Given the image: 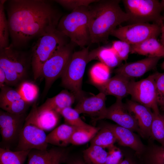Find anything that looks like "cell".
<instances>
[{"mask_svg": "<svg viewBox=\"0 0 164 164\" xmlns=\"http://www.w3.org/2000/svg\"><path fill=\"white\" fill-rule=\"evenodd\" d=\"M5 5L11 44L16 48L56 29L61 18L50 1L10 0Z\"/></svg>", "mask_w": 164, "mask_h": 164, "instance_id": "obj_1", "label": "cell"}, {"mask_svg": "<svg viewBox=\"0 0 164 164\" xmlns=\"http://www.w3.org/2000/svg\"><path fill=\"white\" fill-rule=\"evenodd\" d=\"M120 0L99 1L90 8L89 29L91 43L106 42L117 27L129 21V17L121 8Z\"/></svg>", "mask_w": 164, "mask_h": 164, "instance_id": "obj_2", "label": "cell"}, {"mask_svg": "<svg viewBox=\"0 0 164 164\" xmlns=\"http://www.w3.org/2000/svg\"><path fill=\"white\" fill-rule=\"evenodd\" d=\"M89 6L78 8L63 16L60 18L56 28L69 38L70 41L83 48L91 43Z\"/></svg>", "mask_w": 164, "mask_h": 164, "instance_id": "obj_3", "label": "cell"}, {"mask_svg": "<svg viewBox=\"0 0 164 164\" xmlns=\"http://www.w3.org/2000/svg\"><path fill=\"white\" fill-rule=\"evenodd\" d=\"M89 46L74 52L61 77L62 85L78 101L84 97L82 80L87 64L93 60Z\"/></svg>", "mask_w": 164, "mask_h": 164, "instance_id": "obj_4", "label": "cell"}, {"mask_svg": "<svg viewBox=\"0 0 164 164\" xmlns=\"http://www.w3.org/2000/svg\"><path fill=\"white\" fill-rule=\"evenodd\" d=\"M67 37L57 28L38 38L32 47L31 65L34 80L41 76L45 62L59 48L67 44Z\"/></svg>", "mask_w": 164, "mask_h": 164, "instance_id": "obj_5", "label": "cell"}, {"mask_svg": "<svg viewBox=\"0 0 164 164\" xmlns=\"http://www.w3.org/2000/svg\"><path fill=\"white\" fill-rule=\"evenodd\" d=\"M31 57L17 49L12 44L0 49V67L6 77V85L14 86L26 77Z\"/></svg>", "mask_w": 164, "mask_h": 164, "instance_id": "obj_6", "label": "cell"}, {"mask_svg": "<svg viewBox=\"0 0 164 164\" xmlns=\"http://www.w3.org/2000/svg\"><path fill=\"white\" fill-rule=\"evenodd\" d=\"M46 136L40 124L37 107L35 102L19 134L16 150H46L48 144Z\"/></svg>", "mask_w": 164, "mask_h": 164, "instance_id": "obj_7", "label": "cell"}, {"mask_svg": "<svg viewBox=\"0 0 164 164\" xmlns=\"http://www.w3.org/2000/svg\"><path fill=\"white\" fill-rule=\"evenodd\" d=\"M125 12L132 23L152 22L161 26L163 24L162 12L158 0H124Z\"/></svg>", "mask_w": 164, "mask_h": 164, "instance_id": "obj_8", "label": "cell"}, {"mask_svg": "<svg viewBox=\"0 0 164 164\" xmlns=\"http://www.w3.org/2000/svg\"><path fill=\"white\" fill-rule=\"evenodd\" d=\"M75 45L70 41L59 48L43 65L40 77L45 79V95L55 80L61 77L73 52Z\"/></svg>", "mask_w": 164, "mask_h": 164, "instance_id": "obj_9", "label": "cell"}, {"mask_svg": "<svg viewBox=\"0 0 164 164\" xmlns=\"http://www.w3.org/2000/svg\"><path fill=\"white\" fill-rule=\"evenodd\" d=\"M161 32V26L158 24L136 23L116 28L112 31L110 35L132 45L150 38H157Z\"/></svg>", "mask_w": 164, "mask_h": 164, "instance_id": "obj_10", "label": "cell"}, {"mask_svg": "<svg viewBox=\"0 0 164 164\" xmlns=\"http://www.w3.org/2000/svg\"><path fill=\"white\" fill-rule=\"evenodd\" d=\"M129 89L132 100L150 108L154 113H160L154 73L138 81L131 80Z\"/></svg>", "mask_w": 164, "mask_h": 164, "instance_id": "obj_11", "label": "cell"}, {"mask_svg": "<svg viewBox=\"0 0 164 164\" xmlns=\"http://www.w3.org/2000/svg\"><path fill=\"white\" fill-rule=\"evenodd\" d=\"M106 96L100 92L93 96H84L78 101L74 109L80 114L89 115L94 121L105 119L107 108L106 106Z\"/></svg>", "mask_w": 164, "mask_h": 164, "instance_id": "obj_12", "label": "cell"}, {"mask_svg": "<svg viewBox=\"0 0 164 164\" xmlns=\"http://www.w3.org/2000/svg\"><path fill=\"white\" fill-rule=\"evenodd\" d=\"M105 119L111 120L117 125L139 134L137 121L125 104L123 103L122 99H116L114 103L107 108Z\"/></svg>", "mask_w": 164, "mask_h": 164, "instance_id": "obj_13", "label": "cell"}, {"mask_svg": "<svg viewBox=\"0 0 164 164\" xmlns=\"http://www.w3.org/2000/svg\"><path fill=\"white\" fill-rule=\"evenodd\" d=\"M26 118L25 113L16 114L0 110V132L4 142L10 143L18 139Z\"/></svg>", "mask_w": 164, "mask_h": 164, "instance_id": "obj_14", "label": "cell"}, {"mask_svg": "<svg viewBox=\"0 0 164 164\" xmlns=\"http://www.w3.org/2000/svg\"><path fill=\"white\" fill-rule=\"evenodd\" d=\"M104 126L113 132L120 145L131 149L139 157L145 151L146 145L134 132L117 124H107Z\"/></svg>", "mask_w": 164, "mask_h": 164, "instance_id": "obj_15", "label": "cell"}, {"mask_svg": "<svg viewBox=\"0 0 164 164\" xmlns=\"http://www.w3.org/2000/svg\"><path fill=\"white\" fill-rule=\"evenodd\" d=\"M161 58L148 57L136 61L126 63L119 66L114 72L115 74L122 75L130 80L139 77L155 68Z\"/></svg>", "mask_w": 164, "mask_h": 164, "instance_id": "obj_16", "label": "cell"}, {"mask_svg": "<svg viewBox=\"0 0 164 164\" xmlns=\"http://www.w3.org/2000/svg\"><path fill=\"white\" fill-rule=\"evenodd\" d=\"M125 104L137 121L139 134L142 138H150L151 126L153 117V112L152 110L132 100L127 101Z\"/></svg>", "mask_w": 164, "mask_h": 164, "instance_id": "obj_17", "label": "cell"}, {"mask_svg": "<svg viewBox=\"0 0 164 164\" xmlns=\"http://www.w3.org/2000/svg\"><path fill=\"white\" fill-rule=\"evenodd\" d=\"M28 157L27 164H61L68 158L66 151L55 148L43 150L32 149Z\"/></svg>", "mask_w": 164, "mask_h": 164, "instance_id": "obj_18", "label": "cell"}, {"mask_svg": "<svg viewBox=\"0 0 164 164\" xmlns=\"http://www.w3.org/2000/svg\"><path fill=\"white\" fill-rule=\"evenodd\" d=\"M130 79L116 74L104 83L95 86L101 92L106 95H112L116 99H122L129 95Z\"/></svg>", "mask_w": 164, "mask_h": 164, "instance_id": "obj_19", "label": "cell"}, {"mask_svg": "<svg viewBox=\"0 0 164 164\" xmlns=\"http://www.w3.org/2000/svg\"><path fill=\"white\" fill-rule=\"evenodd\" d=\"M76 98L74 95L67 90H63L55 96L48 98L42 105L37 107L38 112L52 110L59 113L63 109L71 107Z\"/></svg>", "mask_w": 164, "mask_h": 164, "instance_id": "obj_20", "label": "cell"}, {"mask_svg": "<svg viewBox=\"0 0 164 164\" xmlns=\"http://www.w3.org/2000/svg\"><path fill=\"white\" fill-rule=\"evenodd\" d=\"M130 53L148 57L164 58V46L157 38H151L139 44L131 45Z\"/></svg>", "mask_w": 164, "mask_h": 164, "instance_id": "obj_21", "label": "cell"}, {"mask_svg": "<svg viewBox=\"0 0 164 164\" xmlns=\"http://www.w3.org/2000/svg\"><path fill=\"white\" fill-rule=\"evenodd\" d=\"M76 128L67 124H62L46 136V142L60 147H65L70 144L71 136Z\"/></svg>", "mask_w": 164, "mask_h": 164, "instance_id": "obj_22", "label": "cell"}, {"mask_svg": "<svg viewBox=\"0 0 164 164\" xmlns=\"http://www.w3.org/2000/svg\"><path fill=\"white\" fill-rule=\"evenodd\" d=\"M149 141L140 158L144 164H164V146Z\"/></svg>", "mask_w": 164, "mask_h": 164, "instance_id": "obj_23", "label": "cell"}, {"mask_svg": "<svg viewBox=\"0 0 164 164\" xmlns=\"http://www.w3.org/2000/svg\"><path fill=\"white\" fill-rule=\"evenodd\" d=\"M108 152L100 146L90 145L83 151V159L86 164H104Z\"/></svg>", "mask_w": 164, "mask_h": 164, "instance_id": "obj_24", "label": "cell"}, {"mask_svg": "<svg viewBox=\"0 0 164 164\" xmlns=\"http://www.w3.org/2000/svg\"><path fill=\"white\" fill-rule=\"evenodd\" d=\"M116 139L113 132L108 128L103 126L90 141V144L97 145L109 149L114 146Z\"/></svg>", "mask_w": 164, "mask_h": 164, "instance_id": "obj_25", "label": "cell"}, {"mask_svg": "<svg viewBox=\"0 0 164 164\" xmlns=\"http://www.w3.org/2000/svg\"><path fill=\"white\" fill-rule=\"evenodd\" d=\"M31 150L12 151L1 148L0 164H23Z\"/></svg>", "mask_w": 164, "mask_h": 164, "instance_id": "obj_26", "label": "cell"}, {"mask_svg": "<svg viewBox=\"0 0 164 164\" xmlns=\"http://www.w3.org/2000/svg\"><path fill=\"white\" fill-rule=\"evenodd\" d=\"M100 128L92 126L87 128H77L72 135L70 144L79 145L90 142Z\"/></svg>", "mask_w": 164, "mask_h": 164, "instance_id": "obj_27", "label": "cell"}, {"mask_svg": "<svg viewBox=\"0 0 164 164\" xmlns=\"http://www.w3.org/2000/svg\"><path fill=\"white\" fill-rule=\"evenodd\" d=\"M96 51V58L110 68L118 66L121 61L111 47H100Z\"/></svg>", "mask_w": 164, "mask_h": 164, "instance_id": "obj_28", "label": "cell"}, {"mask_svg": "<svg viewBox=\"0 0 164 164\" xmlns=\"http://www.w3.org/2000/svg\"><path fill=\"white\" fill-rule=\"evenodd\" d=\"M150 138L164 146V117L160 113L153 112Z\"/></svg>", "mask_w": 164, "mask_h": 164, "instance_id": "obj_29", "label": "cell"}, {"mask_svg": "<svg viewBox=\"0 0 164 164\" xmlns=\"http://www.w3.org/2000/svg\"><path fill=\"white\" fill-rule=\"evenodd\" d=\"M110 68L100 62L94 65L90 71L92 81L95 86L101 85L110 78Z\"/></svg>", "mask_w": 164, "mask_h": 164, "instance_id": "obj_30", "label": "cell"}, {"mask_svg": "<svg viewBox=\"0 0 164 164\" xmlns=\"http://www.w3.org/2000/svg\"><path fill=\"white\" fill-rule=\"evenodd\" d=\"M5 0H0V49L7 47L9 33L8 23L5 13Z\"/></svg>", "mask_w": 164, "mask_h": 164, "instance_id": "obj_31", "label": "cell"}, {"mask_svg": "<svg viewBox=\"0 0 164 164\" xmlns=\"http://www.w3.org/2000/svg\"><path fill=\"white\" fill-rule=\"evenodd\" d=\"M60 114L63 117L66 124L76 128H87L92 126L84 121L80 118L78 112L71 107L63 109Z\"/></svg>", "mask_w": 164, "mask_h": 164, "instance_id": "obj_32", "label": "cell"}, {"mask_svg": "<svg viewBox=\"0 0 164 164\" xmlns=\"http://www.w3.org/2000/svg\"><path fill=\"white\" fill-rule=\"evenodd\" d=\"M59 114L52 110H45L38 112L39 121L44 131L50 130L56 125L59 120Z\"/></svg>", "mask_w": 164, "mask_h": 164, "instance_id": "obj_33", "label": "cell"}, {"mask_svg": "<svg viewBox=\"0 0 164 164\" xmlns=\"http://www.w3.org/2000/svg\"><path fill=\"white\" fill-rule=\"evenodd\" d=\"M17 90L22 98L29 103L36 100L39 93L38 87L33 83L29 81L22 82Z\"/></svg>", "mask_w": 164, "mask_h": 164, "instance_id": "obj_34", "label": "cell"}, {"mask_svg": "<svg viewBox=\"0 0 164 164\" xmlns=\"http://www.w3.org/2000/svg\"><path fill=\"white\" fill-rule=\"evenodd\" d=\"M0 88V106L22 98L17 90L6 85Z\"/></svg>", "mask_w": 164, "mask_h": 164, "instance_id": "obj_35", "label": "cell"}, {"mask_svg": "<svg viewBox=\"0 0 164 164\" xmlns=\"http://www.w3.org/2000/svg\"><path fill=\"white\" fill-rule=\"evenodd\" d=\"M154 74L158 104L159 107L164 111V72H156Z\"/></svg>", "mask_w": 164, "mask_h": 164, "instance_id": "obj_36", "label": "cell"}, {"mask_svg": "<svg viewBox=\"0 0 164 164\" xmlns=\"http://www.w3.org/2000/svg\"><path fill=\"white\" fill-rule=\"evenodd\" d=\"M22 98L0 106L4 111L16 114H24L29 104Z\"/></svg>", "mask_w": 164, "mask_h": 164, "instance_id": "obj_37", "label": "cell"}, {"mask_svg": "<svg viewBox=\"0 0 164 164\" xmlns=\"http://www.w3.org/2000/svg\"><path fill=\"white\" fill-rule=\"evenodd\" d=\"M111 47L121 60H127L130 53L131 45L125 42L119 40L113 41Z\"/></svg>", "mask_w": 164, "mask_h": 164, "instance_id": "obj_38", "label": "cell"}, {"mask_svg": "<svg viewBox=\"0 0 164 164\" xmlns=\"http://www.w3.org/2000/svg\"><path fill=\"white\" fill-rule=\"evenodd\" d=\"M99 0H56L55 2L66 9L72 11L83 6H89L92 3Z\"/></svg>", "mask_w": 164, "mask_h": 164, "instance_id": "obj_39", "label": "cell"}, {"mask_svg": "<svg viewBox=\"0 0 164 164\" xmlns=\"http://www.w3.org/2000/svg\"><path fill=\"white\" fill-rule=\"evenodd\" d=\"M108 150V155L104 164H119L124 158L123 151L115 146Z\"/></svg>", "mask_w": 164, "mask_h": 164, "instance_id": "obj_40", "label": "cell"}, {"mask_svg": "<svg viewBox=\"0 0 164 164\" xmlns=\"http://www.w3.org/2000/svg\"><path fill=\"white\" fill-rule=\"evenodd\" d=\"M123 152L124 158L119 164H144L141 159L132 150Z\"/></svg>", "mask_w": 164, "mask_h": 164, "instance_id": "obj_41", "label": "cell"}, {"mask_svg": "<svg viewBox=\"0 0 164 164\" xmlns=\"http://www.w3.org/2000/svg\"><path fill=\"white\" fill-rule=\"evenodd\" d=\"M6 77L3 70L0 67V88L5 85L6 83Z\"/></svg>", "mask_w": 164, "mask_h": 164, "instance_id": "obj_42", "label": "cell"}, {"mask_svg": "<svg viewBox=\"0 0 164 164\" xmlns=\"http://www.w3.org/2000/svg\"><path fill=\"white\" fill-rule=\"evenodd\" d=\"M67 164H86L84 161L79 158H76L69 159L68 158L66 161Z\"/></svg>", "mask_w": 164, "mask_h": 164, "instance_id": "obj_43", "label": "cell"}, {"mask_svg": "<svg viewBox=\"0 0 164 164\" xmlns=\"http://www.w3.org/2000/svg\"><path fill=\"white\" fill-rule=\"evenodd\" d=\"M161 36L160 43L164 46V24L161 26Z\"/></svg>", "mask_w": 164, "mask_h": 164, "instance_id": "obj_44", "label": "cell"}, {"mask_svg": "<svg viewBox=\"0 0 164 164\" xmlns=\"http://www.w3.org/2000/svg\"><path fill=\"white\" fill-rule=\"evenodd\" d=\"M162 11H164V0H162L160 2ZM163 15H164V14Z\"/></svg>", "mask_w": 164, "mask_h": 164, "instance_id": "obj_45", "label": "cell"}, {"mask_svg": "<svg viewBox=\"0 0 164 164\" xmlns=\"http://www.w3.org/2000/svg\"><path fill=\"white\" fill-rule=\"evenodd\" d=\"M161 67L162 69L164 70V60L162 63Z\"/></svg>", "mask_w": 164, "mask_h": 164, "instance_id": "obj_46", "label": "cell"}, {"mask_svg": "<svg viewBox=\"0 0 164 164\" xmlns=\"http://www.w3.org/2000/svg\"><path fill=\"white\" fill-rule=\"evenodd\" d=\"M163 19L164 21V15H163Z\"/></svg>", "mask_w": 164, "mask_h": 164, "instance_id": "obj_47", "label": "cell"}, {"mask_svg": "<svg viewBox=\"0 0 164 164\" xmlns=\"http://www.w3.org/2000/svg\"><path fill=\"white\" fill-rule=\"evenodd\" d=\"M163 115V116L164 117V114H162Z\"/></svg>", "mask_w": 164, "mask_h": 164, "instance_id": "obj_48", "label": "cell"}]
</instances>
